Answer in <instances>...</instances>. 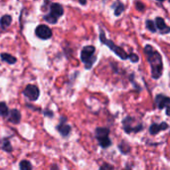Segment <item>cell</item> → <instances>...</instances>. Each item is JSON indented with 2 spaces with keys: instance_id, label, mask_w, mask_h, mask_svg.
Returning <instances> with one entry per match:
<instances>
[{
  "instance_id": "e0dca14e",
  "label": "cell",
  "mask_w": 170,
  "mask_h": 170,
  "mask_svg": "<svg viewBox=\"0 0 170 170\" xmlns=\"http://www.w3.org/2000/svg\"><path fill=\"white\" fill-rule=\"evenodd\" d=\"M111 131L108 127H97L96 128V137L98 136H108Z\"/></svg>"
},
{
  "instance_id": "cb8c5ba5",
  "label": "cell",
  "mask_w": 170,
  "mask_h": 170,
  "mask_svg": "<svg viewBox=\"0 0 170 170\" xmlns=\"http://www.w3.org/2000/svg\"><path fill=\"white\" fill-rule=\"evenodd\" d=\"M128 59L131 60V61L132 63H136V62H138V60H139L138 56H137V55L134 54V53L129 54V55H128Z\"/></svg>"
},
{
  "instance_id": "603a6c76",
  "label": "cell",
  "mask_w": 170,
  "mask_h": 170,
  "mask_svg": "<svg viewBox=\"0 0 170 170\" xmlns=\"http://www.w3.org/2000/svg\"><path fill=\"white\" fill-rule=\"evenodd\" d=\"M99 170H113V166L112 164H108V163H103V165L99 167Z\"/></svg>"
},
{
  "instance_id": "d4e9b609",
  "label": "cell",
  "mask_w": 170,
  "mask_h": 170,
  "mask_svg": "<svg viewBox=\"0 0 170 170\" xmlns=\"http://www.w3.org/2000/svg\"><path fill=\"white\" fill-rule=\"evenodd\" d=\"M136 9L139 10V11H143V10H144V5L141 2H136Z\"/></svg>"
},
{
  "instance_id": "d6986e66",
  "label": "cell",
  "mask_w": 170,
  "mask_h": 170,
  "mask_svg": "<svg viewBox=\"0 0 170 170\" xmlns=\"http://www.w3.org/2000/svg\"><path fill=\"white\" fill-rule=\"evenodd\" d=\"M114 6V15L116 16H119L123 11H124V5L122 2H117Z\"/></svg>"
},
{
  "instance_id": "8992f818",
  "label": "cell",
  "mask_w": 170,
  "mask_h": 170,
  "mask_svg": "<svg viewBox=\"0 0 170 170\" xmlns=\"http://www.w3.org/2000/svg\"><path fill=\"white\" fill-rule=\"evenodd\" d=\"M154 103L155 106L159 109H166V114L168 117H170V98L164 96V94H159L154 99Z\"/></svg>"
},
{
  "instance_id": "9c48e42d",
  "label": "cell",
  "mask_w": 170,
  "mask_h": 170,
  "mask_svg": "<svg viewBox=\"0 0 170 170\" xmlns=\"http://www.w3.org/2000/svg\"><path fill=\"white\" fill-rule=\"evenodd\" d=\"M66 121H67L66 117H61V122L57 126V131L60 132V134H61L63 137H67L72 129L71 126L66 123Z\"/></svg>"
},
{
  "instance_id": "52a82bcc",
  "label": "cell",
  "mask_w": 170,
  "mask_h": 170,
  "mask_svg": "<svg viewBox=\"0 0 170 170\" xmlns=\"http://www.w3.org/2000/svg\"><path fill=\"white\" fill-rule=\"evenodd\" d=\"M23 94L31 102H35L39 99L40 91L39 88H37V86H35V85H27L26 88L24 89Z\"/></svg>"
},
{
  "instance_id": "83f0119b",
  "label": "cell",
  "mask_w": 170,
  "mask_h": 170,
  "mask_svg": "<svg viewBox=\"0 0 170 170\" xmlns=\"http://www.w3.org/2000/svg\"><path fill=\"white\" fill-rule=\"evenodd\" d=\"M80 4H83V5H85V4H87V2H86V1H80Z\"/></svg>"
},
{
  "instance_id": "4316f807",
  "label": "cell",
  "mask_w": 170,
  "mask_h": 170,
  "mask_svg": "<svg viewBox=\"0 0 170 170\" xmlns=\"http://www.w3.org/2000/svg\"><path fill=\"white\" fill-rule=\"evenodd\" d=\"M51 170H58V168H57V165H52V168H51Z\"/></svg>"
},
{
  "instance_id": "7402d4cb",
  "label": "cell",
  "mask_w": 170,
  "mask_h": 170,
  "mask_svg": "<svg viewBox=\"0 0 170 170\" xmlns=\"http://www.w3.org/2000/svg\"><path fill=\"white\" fill-rule=\"evenodd\" d=\"M118 148L121 149L122 153H123V154H126V153H128L129 151H131V146H129L126 142H122L118 145Z\"/></svg>"
},
{
  "instance_id": "7a4b0ae2",
  "label": "cell",
  "mask_w": 170,
  "mask_h": 170,
  "mask_svg": "<svg viewBox=\"0 0 170 170\" xmlns=\"http://www.w3.org/2000/svg\"><path fill=\"white\" fill-rule=\"evenodd\" d=\"M94 53H96V48H94V46H92V45L85 46L82 50L81 60L85 64V68L87 70L91 69L94 63L97 61V57L94 56Z\"/></svg>"
},
{
  "instance_id": "44dd1931",
  "label": "cell",
  "mask_w": 170,
  "mask_h": 170,
  "mask_svg": "<svg viewBox=\"0 0 170 170\" xmlns=\"http://www.w3.org/2000/svg\"><path fill=\"white\" fill-rule=\"evenodd\" d=\"M20 170H32V164L31 162H29L28 160H22L19 163Z\"/></svg>"
},
{
  "instance_id": "5b68a950",
  "label": "cell",
  "mask_w": 170,
  "mask_h": 170,
  "mask_svg": "<svg viewBox=\"0 0 170 170\" xmlns=\"http://www.w3.org/2000/svg\"><path fill=\"white\" fill-rule=\"evenodd\" d=\"M136 122V119L131 117H126V118L122 121V126L123 129L126 133H136L142 131V124L138 123L136 126H133V122Z\"/></svg>"
},
{
  "instance_id": "ffe728a7",
  "label": "cell",
  "mask_w": 170,
  "mask_h": 170,
  "mask_svg": "<svg viewBox=\"0 0 170 170\" xmlns=\"http://www.w3.org/2000/svg\"><path fill=\"white\" fill-rule=\"evenodd\" d=\"M145 25H146V28H147V29H148L150 32H152V33H155V32L157 31V28H156L155 22H154L153 20H150V19L146 20Z\"/></svg>"
},
{
  "instance_id": "7c38bea8",
  "label": "cell",
  "mask_w": 170,
  "mask_h": 170,
  "mask_svg": "<svg viewBox=\"0 0 170 170\" xmlns=\"http://www.w3.org/2000/svg\"><path fill=\"white\" fill-rule=\"evenodd\" d=\"M8 121L12 123H15L17 124L20 122V121H21V113H20V112L18 111V109H11V111L9 112V114H8Z\"/></svg>"
},
{
  "instance_id": "5bb4252c",
  "label": "cell",
  "mask_w": 170,
  "mask_h": 170,
  "mask_svg": "<svg viewBox=\"0 0 170 170\" xmlns=\"http://www.w3.org/2000/svg\"><path fill=\"white\" fill-rule=\"evenodd\" d=\"M0 58H1L3 62H6L7 64H10V65H13L17 62V59L14 56H12V55H10V54H6V53H2L0 55Z\"/></svg>"
},
{
  "instance_id": "30bf717a",
  "label": "cell",
  "mask_w": 170,
  "mask_h": 170,
  "mask_svg": "<svg viewBox=\"0 0 170 170\" xmlns=\"http://www.w3.org/2000/svg\"><path fill=\"white\" fill-rule=\"evenodd\" d=\"M169 126L167 122H161V123H152L150 126H149V132L152 136H156V134L161 131H166L168 129Z\"/></svg>"
},
{
  "instance_id": "6da1fadb",
  "label": "cell",
  "mask_w": 170,
  "mask_h": 170,
  "mask_svg": "<svg viewBox=\"0 0 170 170\" xmlns=\"http://www.w3.org/2000/svg\"><path fill=\"white\" fill-rule=\"evenodd\" d=\"M144 53H145L147 57L148 63L150 64L152 79L154 80L159 79L162 76V71H163V62L160 53L149 44L144 46Z\"/></svg>"
},
{
  "instance_id": "ac0fdd59",
  "label": "cell",
  "mask_w": 170,
  "mask_h": 170,
  "mask_svg": "<svg viewBox=\"0 0 170 170\" xmlns=\"http://www.w3.org/2000/svg\"><path fill=\"white\" fill-rule=\"evenodd\" d=\"M9 114V108L7 107V104L4 102L0 103V116L3 117H7Z\"/></svg>"
},
{
  "instance_id": "8fae6325",
  "label": "cell",
  "mask_w": 170,
  "mask_h": 170,
  "mask_svg": "<svg viewBox=\"0 0 170 170\" xmlns=\"http://www.w3.org/2000/svg\"><path fill=\"white\" fill-rule=\"evenodd\" d=\"M155 25H156L157 30H159L161 34H168V33H170V27L167 26V25L165 24V21H164L163 18L156 17L155 18Z\"/></svg>"
},
{
  "instance_id": "484cf974",
  "label": "cell",
  "mask_w": 170,
  "mask_h": 170,
  "mask_svg": "<svg viewBox=\"0 0 170 170\" xmlns=\"http://www.w3.org/2000/svg\"><path fill=\"white\" fill-rule=\"evenodd\" d=\"M44 114H45L46 117H54V113H53L51 111H49V109H48V111H45V112H44Z\"/></svg>"
},
{
  "instance_id": "277c9868",
  "label": "cell",
  "mask_w": 170,
  "mask_h": 170,
  "mask_svg": "<svg viewBox=\"0 0 170 170\" xmlns=\"http://www.w3.org/2000/svg\"><path fill=\"white\" fill-rule=\"evenodd\" d=\"M99 41H101L103 45H107V46L112 50L113 52L116 53L117 56H118L119 58H121L122 60H126L128 59V55L126 54V52L124 51V50L121 47H118L117 45L114 44L112 40H108L107 39L106 35H104V33L102 31L101 34H99Z\"/></svg>"
},
{
  "instance_id": "3957f363",
  "label": "cell",
  "mask_w": 170,
  "mask_h": 170,
  "mask_svg": "<svg viewBox=\"0 0 170 170\" xmlns=\"http://www.w3.org/2000/svg\"><path fill=\"white\" fill-rule=\"evenodd\" d=\"M64 14V8L61 4L59 3H51L50 6V13L45 15L44 20L50 24H56L58 19Z\"/></svg>"
},
{
  "instance_id": "9a60e30c",
  "label": "cell",
  "mask_w": 170,
  "mask_h": 170,
  "mask_svg": "<svg viewBox=\"0 0 170 170\" xmlns=\"http://www.w3.org/2000/svg\"><path fill=\"white\" fill-rule=\"evenodd\" d=\"M0 147L6 152H12V150H13L11 143H10L9 139H7V138H4L2 140H0Z\"/></svg>"
},
{
  "instance_id": "ba28073f",
  "label": "cell",
  "mask_w": 170,
  "mask_h": 170,
  "mask_svg": "<svg viewBox=\"0 0 170 170\" xmlns=\"http://www.w3.org/2000/svg\"><path fill=\"white\" fill-rule=\"evenodd\" d=\"M36 36L42 40H48L52 37V30L47 25H39L35 29Z\"/></svg>"
},
{
  "instance_id": "2e32d148",
  "label": "cell",
  "mask_w": 170,
  "mask_h": 170,
  "mask_svg": "<svg viewBox=\"0 0 170 170\" xmlns=\"http://www.w3.org/2000/svg\"><path fill=\"white\" fill-rule=\"evenodd\" d=\"M12 23V17L10 15H4L0 19V26L2 28H7L9 27Z\"/></svg>"
},
{
  "instance_id": "4fadbf2b",
  "label": "cell",
  "mask_w": 170,
  "mask_h": 170,
  "mask_svg": "<svg viewBox=\"0 0 170 170\" xmlns=\"http://www.w3.org/2000/svg\"><path fill=\"white\" fill-rule=\"evenodd\" d=\"M99 146L103 148H107L112 145V140L108 136H98L97 137Z\"/></svg>"
}]
</instances>
